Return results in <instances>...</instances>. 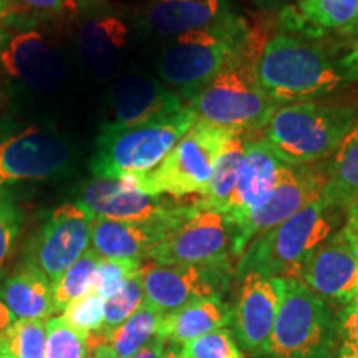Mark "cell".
<instances>
[{"label": "cell", "mask_w": 358, "mask_h": 358, "mask_svg": "<svg viewBox=\"0 0 358 358\" xmlns=\"http://www.w3.org/2000/svg\"><path fill=\"white\" fill-rule=\"evenodd\" d=\"M256 80L277 106L313 101L352 83L340 58L297 35L277 34L256 58Z\"/></svg>", "instance_id": "obj_1"}, {"label": "cell", "mask_w": 358, "mask_h": 358, "mask_svg": "<svg viewBox=\"0 0 358 358\" xmlns=\"http://www.w3.org/2000/svg\"><path fill=\"white\" fill-rule=\"evenodd\" d=\"M248 22L231 13L216 24L169 38L156 60V71L164 85L187 103L206 83L252 42Z\"/></svg>", "instance_id": "obj_2"}, {"label": "cell", "mask_w": 358, "mask_h": 358, "mask_svg": "<svg viewBox=\"0 0 358 358\" xmlns=\"http://www.w3.org/2000/svg\"><path fill=\"white\" fill-rule=\"evenodd\" d=\"M347 213L317 199L274 229L256 237L237 264V275L256 272L295 279L302 262L345 224Z\"/></svg>", "instance_id": "obj_3"}, {"label": "cell", "mask_w": 358, "mask_h": 358, "mask_svg": "<svg viewBox=\"0 0 358 358\" xmlns=\"http://www.w3.org/2000/svg\"><path fill=\"white\" fill-rule=\"evenodd\" d=\"M357 122L352 106L302 101L277 106L262 138L282 163L307 166L329 159Z\"/></svg>", "instance_id": "obj_4"}, {"label": "cell", "mask_w": 358, "mask_h": 358, "mask_svg": "<svg viewBox=\"0 0 358 358\" xmlns=\"http://www.w3.org/2000/svg\"><path fill=\"white\" fill-rule=\"evenodd\" d=\"M198 122L189 106L128 128H101L90 171L100 179L140 178L155 171Z\"/></svg>", "instance_id": "obj_5"}, {"label": "cell", "mask_w": 358, "mask_h": 358, "mask_svg": "<svg viewBox=\"0 0 358 358\" xmlns=\"http://www.w3.org/2000/svg\"><path fill=\"white\" fill-rule=\"evenodd\" d=\"M257 55L252 38L241 55L187 100L198 120L249 136L262 131L277 105L268 100L256 80Z\"/></svg>", "instance_id": "obj_6"}, {"label": "cell", "mask_w": 358, "mask_h": 358, "mask_svg": "<svg viewBox=\"0 0 358 358\" xmlns=\"http://www.w3.org/2000/svg\"><path fill=\"white\" fill-rule=\"evenodd\" d=\"M337 325L325 301L299 279H280V303L264 353L268 358H329Z\"/></svg>", "instance_id": "obj_7"}, {"label": "cell", "mask_w": 358, "mask_h": 358, "mask_svg": "<svg viewBox=\"0 0 358 358\" xmlns=\"http://www.w3.org/2000/svg\"><path fill=\"white\" fill-rule=\"evenodd\" d=\"M232 134L231 129L198 120L155 171L129 179L150 194L176 199L191 194L203 196L214 164Z\"/></svg>", "instance_id": "obj_8"}, {"label": "cell", "mask_w": 358, "mask_h": 358, "mask_svg": "<svg viewBox=\"0 0 358 358\" xmlns=\"http://www.w3.org/2000/svg\"><path fill=\"white\" fill-rule=\"evenodd\" d=\"M34 19L7 15L0 20V73L32 92L48 93L64 83L66 65Z\"/></svg>", "instance_id": "obj_9"}, {"label": "cell", "mask_w": 358, "mask_h": 358, "mask_svg": "<svg viewBox=\"0 0 358 358\" xmlns=\"http://www.w3.org/2000/svg\"><path fill=\"white\" fill-rule=\"evenodd\" d=\"M236 227L229 217L198 199L196 209L156 244L146 261L182 266H229Z\"/></svg>", "instance_id": "obj_10"}, {"label": "cell", "mask_w": 358, "mask_h": 358, "mask_svg": "<svg viewBox=\"0 0 358 358\" xmlns=\"http://www.w3.org/2000/svg\"><path fill=\"white\" fill-rule=\"evenodd\" d=\"M80 203L95 217L123 222L168 224L176 227L196 209L194 203H179L169 196L150 194L129 178L88 181L80 189Z\"/></svg>", "instance_id": "obj_11"}, {"label": "cell", "mask_w": 358, "mask_h": 358, "mask_svg": "<svg viewBox=\"0 0 358 358\" xmlns=\"http://www.w3.org/2000/svg\"><path fill=\"white\" fill-rule=\"evenodd\" d=\"M95 216L80 201L65 203L48 213L27 250L30 264L55 284L90 249Z\"/></svg>", "instance_id": "obj_12"}, {"label": "cell", "mask_w": 358, "mask_h": 358, "mask_svg": "<svg viewBox=\"0 0 358 358\" xmlns=\"http://www.w3.org/2000/svg\"><path fill=\"white\" fill-rule=\"evenodd\" d=\"M71 161V146L57 131L40 127L22 129L0 141V189L64 176Z\"/></svg>", "instance_id": "obj_13"}, {"label": "cell", "mask_w": 358, "mask_h": 358, "mask_svg": "<svg viewBox=\"0 0 358 358\" xmlns=\"http://www.w3.org/2000/svg\"><path fill=\"white\" fill-rule=\"evenodd\" d=\"M325 185L327 173L324 164L285 166L279 182L266 201L236 227V257L243 256L256 237L274 229L294 214L302 211L306 206L320 199Z\"/></svg>", "instance_id": "obj_14"}, {"label": "cell", "mask_w": 358, "mask_h": 358, "mask_svg": "<svg viewBox=\"0 0 358 358\" xmlns=\"http://www.w3.org/2000/svg\"><path fill=\"white\" fill-rule=\"evenodd\" d=\"M141 284L145 303L163 315L187 303L221 297L231 279L229 266H182L143 262Z\"/></svg>", "instance_id": "obj_15"}, {"label": "cell", "mask_w": 358, "mask_h": 358, "mask_svg": "<svg viewBox=\"0 0 358 358\" xmlns=\"http://www.w3.org/2000/svg\"><path fill=\"white\" fill-rule=\"evenodd\" d=\"M322 299L348 303L358 295V241L343 224L302 262L297 277Z\"/></svg>", "instance_id": "obj_16"}, {"label": "cell", "mask_w": 358, "mask_h": 358, "mask_svg": "<svg viewBox=\"0 0 358 358\" xmlns=\"http://www.w3.org/2000/svg\"><path fill=\"white\" fill-rule=\"evenodd\" d=\"M186 106L185 98L161 80L145 73H129L111 88L108 118L101 128L134 127L173 115Z\"/></svg>", "instance_id": "obj_17"}, {"label": "cell", "mask_w": 358, "mask_h": 358, "mask_svg": "<svg viewBox=\"0 0 358 358\" xmlns=\"http://www.w3.org/2000/svg\"><path fill=\"white\" fill-rule=\"evenodd\" d=\"M280 303V279L256 272L243 275L237 307L232 313L234 337L245 352L264 353Z\"/></svg>", "instance_id": "obj_18"}, {"label": "cell", "mask_w": 358, "mask_h": 358, "mask_svg": "<svg viewBox=\"0 0 358 358\" xmlns=\"http://www.w3.org/2000/svg\"><path fill=\"white\" fill-rule=\"evenodd\" d=\"M285 166L287 164L277 158L262 136L250 138L245 148L244 163L236 189L224 211L232 226H239L254 209L266 201L279 182Z\"/></svg>", "instance_id": "obj_19"}, {"label": "cell", "mask_w": 358, "mask_h": 358, "mask_svg": "<svg viewBox=\"0 0 358 358\" xmlns=\"http://www.w3.org/2000/svg\"><path fill=\"white\" fill-rule=\"evenodd\" d=\"M87 19L78 27V55L88 71L110 78L122 66L129 42V27L116 13L95 10L85 13Z\"/></svg>", "instance_id": "obj_20"}, {"label": "cell", "mask_w": 358, "mask_h": 358, "mask_svg": "<svg viewBox=\"0 0 358 358\" xmlns=\"http://www.w3.org/2000/svg\"><path fill=\"white\" fill-rule=\"evenodd\" d=\"M231 13L234 10L229 0H151L138 24L148 34L174 38L216 24Z\"/></svg>", "instance_id": "obj_21"}, {"label": "cell", "mask_w": 358, "mask_h": 358, "mask_svg": "<svg viewBox=\"0 0 358 358\" xmlns=\"http://www.w3.org/2000/svg\"><path fill=\"white\" fill-rule=\"evenodd\" d=\"M173 229L168 224L123 222L95 217L90 249L100 259L145 262L151 249Z\"/></svg>", "instance_id": "obj_22"}, {"label": "cell", "mask_w": 358, "mask_h": 358, "mask_svg": "<svg viewBox=\"0 0 358 358\" xmlns=\"http://www.w3.org/2000/svg\"><path fill=\"white\" fill-rule=\"evenodd\" d=\"M52 282L29 261L0 280V301L15 320H47L55 313Z\"/></svg>", "instance_id": "obj_23"}, {"label": "cell", "mask_w": 358, "mask_h": 358, "mask_svg": "<svg viewBox=\"0 0 358 358\" xmlns=\"http://www.w3.org/2000/svg\"><path fill=\"white\" fill-rule=\"evenodd\" d=\"M232 313L234 310L221 297L203 299L163 315L158 335L174 345H185L201 335L229 325Z\"/></svg>", "instance_id": "obj_24"}, {"label": "cell", "mask_w": 358, "mask_h": 358, "mask_svg": "<svg viewBox=\"0 0 358 358\" xmlns=\"http://www.w3.org/2000/svg\"><path fill=\"white\" fill-rule=\"evenodd\" d=\"M324 166L327 185L322 199L347 213L358 201V122L348 129Z\"/></svg>", "instance_id": "obj_25"}, {"label": "cell", "mask_w": 358, "mask_h": 358, "mask_svg": "<svg viewBox=\"0 0 358 358\" xmlns=\"http://www.w3.org/2000/svg\"><path fill=\"white\" fill-rule=\"evenodd\" d=\"M250 138L249 134L234 133L227 145L219 155V158L214 164L211 179L206 187L204 194L201 196V201L209 208L217 209V211H226L227 204L232 198V192L236 189L237 179H239L241 168H243L245 148Z\"/></svg>", "instance_id": "obj_26"}, {"label": "cell", "mask_w": 358, "mask_h": 358, "mask_svg": "<svg viewBox=\"0 0 358 358\" xmlns=\"http://www.w3.org/2000/svg\"><path fill=\"white\" fill-rule=\"evenodd\" d=\"M163 313L145 303L111 334L108 345L116 358H129L158 335Z\"/></svg>", "instance_id": "obj_27"}, {"label": "cell", "mask_w": 358, "mask_h": 358, "mask_svg": "<svg viewBox=\"0 0 358 358\" xmlns=\"http://www.w3.org/2000/svg\"><path fill=\"white\" fill-rule=\"evenodd\" d=\"M98 264L100 257L88 249L73 266L66 268L60 279L52 285L55 312H64V308L71 302L95 290Z\"/></svg>", "instance_id": "obj_28"}, {"label": "cell", "mask_w": 358, "mask_h": 358, "mask_svg": "<svg viewBox=\"0 0 358 358\" xmlns=\"http://www.w3.org/2000/svg\"><path fill=\"white\" fill-rule=\"evenodd\" d=\"M62 319L87 338L90 353L100 345H106L101 338L105 324V299H101L95 290L66 306L62 312Z\"/></svg>", "instance_id": "obj_29"}, {"label": "cell", "mask_w": 358, "mask_h": 358, "mask_svg": "<svg viewBox=\"0 0 358 358\" xmlns=\"http://www.w3.org/2000/svg\"><path fill=\"white\" fill-rule=\"evenodd\" d=\"M43 320H15L0 334V358H45Z\"/></svg>", "instance_id": "obj_30"}, {"label": "cell", "mask_w": 358, "mask_h": 358, "mask_svg": "<svg viewBox=\"0 0 358 358\" xmlns=\"http://www.w3.org/2000/svg\"><path fill=\"white\" fill-rule=\"evenodd\" d=\"M299 13L307 24L345 34L358 17V0H299Z\"/></svg>", "instance_id": "obj_31"}, {"label": "cell", "mask_w": 358, "mask_h": 358, "mask_svg": "<svg viewBox=\"0 0 358 358\" xmlns=\"http://www.w3.org/2000/svg\"><path fill=\"white\" fill-rule=\"evenodd\" d=\"M143 306H145V292H143L141 277L138 272L136 275L129 277L124 282L123 287L113 297L105 301V324L101 330V338L105 340V343H108L111 334Z\"/></svg>", "instance_id": "obj_32"}, {"label": "cell", "mask_w": 358, "mask_h": 358, "mask_svg": "<svg viewBox=\"0 0 358 358\" xmlns=\"http://www.w3.org/2000/svg\"><path fill=\"white\" fill-rule=\"evenodd\" d=\"M101 0H7V15L77 17L95 10ZM6 15V17H7Z\"/></svg>", "instance_id": "obj_33"}, {"label": "cell", "mask_w": 358, "mask_h": 358, "mask_svg": "<svg viewBox=\"0 0 358 358\" xmlns=\"http://www.w3.org/2000/svg\"><path fill=\"white\" fill-rule=\"evenodd\" d=\"M47 343L45 358H88L87 338L71 329L62 317H52L45 322Z\"/></svg>", "instance_id": "obj_34"}, {"label": "cell", "mask_w": 358, "mask_h": 358, "mask_svg": "<svg viewBox=\"0 0 358 358\" xmlns=\"http://www.w3.org/2000/svg\"><path fill=\"white\" fill-rule=\"evenodd\" d=\"M179 348L185 358H245L234 334L227 327L201 335Z\"/></svg>", "instance_id": "obj_35"}, {"label": "cell", "mask_w": 358, "mask_h": 358, "mask_svg": "<svg viewBox=\"0 0 358 358\" xmlns=\"http://www.w3.org/2000/svg\"><path fill=\"white\" fill-rule=\"evenodd\" d=\"M24 214L8 189H0V268L10 259L19 241Z\"/></svg>", "instance_id": "obj_36"}, {"label": "cell", "mask_w": 358, "mask_h": 358, "mask_svg": "<svg viewBox=\"0 0 358 358\" xmlns=\"http://www.w3.org/2000/svg\"><path fill=\"white\" fill-rule=\"evenodd\" d=\"M143 262L113 261V259H100L95 292L101 299L108 301L123 287L129 277L136 275L141 271Z\"/></svg>", "instance_id": "obj_37"}, {"label": "cell", "mask_w": 358, "mask_h": 358, "mask_svg": "<svg viewBox=\"0 0 358 358\" xmlns=\"http://www.w3.org/2000/svg\"><path fill=\"white\" fill-rule=\"evenodd\" d=\"M338 327L340 337H342L338 358L358 357V295L347 303Z\"/></svg>", "instance_id": "obj_38"}, {"label": "cell", "mask_w": 358, "mask_h": 358, "mask_svg": "<svg viewBox=\"0 0 358 358\" xmlns=\"http://www.w3.org/2000/svg\"><path fill=\"white\" fill-rule=\"evenodd\" d=\"M166 338H163L161 335H156L141 350H138L129 358H163L164 352H166Z\"/></svg>", "instance_id": "obj_39"}, {"label": "cell", "mask_w": 358, "mask_h": 358, "mask_svg": "<svg viewBox=\"0 0 358 358\" xmlns=\"http://www.w3.org/2000/svg\"><path fill=\"white\" fill-rule=\"evenodd\" d=\"M340 62H342L343 69H345L348 77H350L352 83L358 82V37L353 40L350 50L340 58Z\"/></svg>", "instance_id": "obj_40"}, {"label": "cell", "mask_w": 358, "mask_h": 358, "mask_svg": "<svg viewBox=\"0 0 358 358\" xmlns=\"http://www.w3.org/2000/svg\"><path fill=\"white\" fill-rule=\"evenodd\" d=\"M345 226L352 231V234L355 236V239L358 241V201L347 211Z\"/></svg>", "instance_id": "obj_41"}, {"label": "cell", "mask_w": 358, "mask_h": 358, "mask_svg": "<svg viewBox=\"0 0 358 358\" xmlns=\"http://www.w3.org/2000/svg\"><path fill=\"white\" fill-rule=\"evenodd\" d=\"M13 322H15V317H13L12 312L6 307V303L0 301V334H2L3 330H7Z\"/></svg>", "instance_id": "obj_42"}, {"label": "cell", "mask_w": 358, "mask_h": 358, "mask_svg": "<svg viewBox=\"0 0 358 358\" xmlns=\"http://www.w3.org/2000/svg\"><path fill=\"white\" fill-rule=\"evenodd\" d=\"M88 358H116V357L108 343H106V345H100L98 348H95V350L90 353Z\"/></svg>", "instance_id": "obj_43"}, {"label": "cell", "mask_w": 358, "mask_h": 358, "mask_svg": "<svg viewBox=\"0 0 358 358\" xmlns=\"http://www.w3.org/2000/svg\"><path fill=\"white\" fill-rule=\"evenodd\" d=\"M252 2L261 8H274V7L284 6V3H287L289 0H252Z\"/></svg>", "instance_id": "obj_44"}, {"label": "cell", "mask_w": 358, "mask_h": 358, "mask_svg": "<svg viewBox=\"0 0 358 358\" xmlns=\"http://www.w3.org/2000/svg\"><path fill=\"white\" fill-rule=\"evenodd\" d=\"M163 358H185V357L181 355V348L174 345V347L166 348V352H164Z\"/></svg>", "instance_id": "obj_45"}, {"label": "cell", "mask_w": 358, "mask_h": 358, "mask_svg": "<svg viewBox=\"0 0 358 358\" xmlns=\"http://www.w3.org/2000/svg\"><path fill=\"white\" fill-rule=\"evenodd\" d=\"M8 13V3H7V0H0V20L3 19V17H6Z\"/></svg>", "instance_id": "obj_46"}, {"label": "cell", "mask_w": 358, "mask_h": 358, "mask_svg": "<svg viewBox=\"0 0 358 358\" xmlns=\"http://www.w3.org/2000/svg\"><path fill=\"white\" fill-rule=\"evenodd\" d=\"M343 35H358V17H357V20L353 22V25L350 27V29H348Z\"/></svg>", "instance_id": "obj_47"}, {"label": "cell", "mask_w": 358, "mask_h": 358, "mask_svg": "<svg viewBox=\"0 0 358 358\" xmlns=\"http://www.w3.org/2000/svg\"><path fill=\"white\" fill-rule=\"evenodd\" d=\"M355 358H358V357H355Z\"/></svg>", "instance_id": "obj_48"}]
</instances>
